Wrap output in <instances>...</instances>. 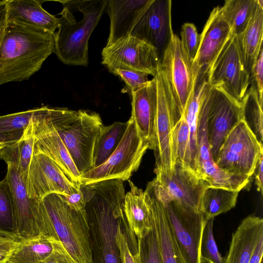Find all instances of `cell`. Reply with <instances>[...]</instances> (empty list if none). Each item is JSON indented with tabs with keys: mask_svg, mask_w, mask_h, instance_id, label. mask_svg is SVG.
Instances as JSON below:
<instances>
[{
	"mask_svg": "<svg viewBox=\"0 0 263 263\" xmlns=\"http://www.w3.org/2000/svg\"><path fill=\"white\" fill-rule=\"evenodd\" d=\"M263 255V236L258 240L249 263H262Z\"/></svg>",
	"mask_w": 263,
	"mask_h": 263,
	"instance_id": "48",
	"label": "cell"
},
{
	"mask_svg": "<svg viewBox=\"0 0 263 263\" xmlns=\"http://www.w3.org/2000/svg\"><path fill=\"white\" fill-rule=\"evenodd\" d=\"M214 220L211 218L206 220L203 230L200 246L201 263H225L214 237Z\"/></svg>",
	"mask_w": 263,
	"mask_h": 263,
	"instance_id": "38",
	"label": "cell"
},
{
	"mask_svg": "<svg viewBox=\"0 0 263 263\" xmlns=\"http://www.w3.org/2000/svg\"><path fill=\"white\" fill-rule=\"evenodd\" d=\"M4 1L8 23L22 25L52 34H54L59 27V18L46 11L40 1Z\"/></svg>",
	"mask_w": 263,
	"mask_h": 263,
	"instance_id": "22",
	"label": "cell"
},
{
	"mask_svg": "<svg viewBox=\"0 0 263 263\" xmlns=\"http://www.w3.org/2000/svg\"><path fill=\"white\" fill-rule=\"evenodd\" d=\"M209 89L210 86H207L204 90L198 116L197 147L198 163L202 178L209 186L240 192L248 185L251 178L222 171L216 165L212 156L206 131Z\"/></svg>",
	"mask_w": 263,
	"mask_h": 263,
	"instance_id": "15",
	"label": "cell"
},
{
	"mask_svg": "<svg viewBox=\"0 0 263 263\" xmlns=\"http://www.w3.org/2000/svg\"><path fill=\"white\" fill-rule=\"evenodd\" d=\"M243 120L256 136L259 142L263 145L262 104L256 90L250 86L243 100Z\"/></svg>",
	"mask_w": 263,
	"mask_h": 263,
	"instance_id": "35",
	"label": "cell"
},
{
	"mask_svg": "<svg viewBox=\"0 0 263 263\" xmlns=\"http://www.w3.org/2000/svg\"><path fill=\"white\" fill-rule=\"evenodd\" d=\"M154 77L157 91L156 137L153 149L156 160L154 171L171 173L176 161L173 149V130L182 115L176 104L161 63Z\"/></svg>",
	"mask_w": 263,
	"mask_h": 263,
	"instance_id": "7",
	"label": "cell"
},
{
	"mask_svg": "<svg viewBox=\"0 0 263 263\" xmlns=\"http://www.w3.org/2000/svg\"><path fill=\"white\" fill-rule=\"evenodd\" d=\"M171 11V0H151L130 34L153 46L160 61L174 34Z\"/></svg>",
	"mask_w": 263,
	"mask_h": 263,
	"instance_id": "18",
	"label": "cell"
},
{
	"mask_svg": "<svg viewBox=\"0 0 263 263\" xmlns=\"http://www.w3.org/2000/svg\"><path fill=\"white\" fill-rule=\"evenodd\" d=\"M102 59L101 63L106 67L120 65L153 77L160 64L153 46L131 35L106 45L102 51Z\"/></svg>",
	"mask_w": 263,
	"mask_h": 263,
	"instance_id": "17",
	"label": "cell"
},
{
	"mask_svg": "<svg viewBox=\"0 0 263 263\" xmlns=\"http://www.w3.org/2000/svg\"><path fill=\"white\" fill-rule=\"evenodd\" d=\"M127 125L128 121L126 122L117 121L103 127L95 143L93 167L102 164L112 154L121 140Z\"/></svg>",
	"mask_w": 263,
	"mask_h": 263,
	"instance_id": "32",
	"label": "cell"
},
{
	"mask_svg": "<svg viewBox=\"0 0 263 263\" xmlns=\"http://www.w3.org/2000/svg\"><path fill=\"white\" fill-rule=\"evenodd\" d=\"M144 192L145 199L151 209L162 263H186L174 239L162 204L148 186H146Z\"/></svg>",
	"mask_w": 263,
	"mask_h": 263,
	"instance_id": "26",
	"label": "cell"
},
{
	"mask_svg": "<svg viewBox=\"0 0 263 263\" xmlns=\"http://www.w3.org/2000/svg\"><path fill=\"white\" fill-rule=\"evenodd\" d=\"M117 239L122 263H142L138 239L128 222L119 228Z\"/></svg>",
	"mask_w": 263,
	"mask_h": 263,
	"instance_id": "37",
	"label": "cell"
},
{
	"mask_svg": "<svg viewBox=\"0 0 263 263\" xmlns=\"http://www.w3.org/2000/svg\"><path fill=\"white\" fill-rule=\"evenodd\" d=\"M124 181L110 179L80 184L85 200L92 263H122L117 235L127 221Z\"/></svg>",
	"mask_w": 263,
	"mask_h": 263,
	"instance_id": "1",
	"label": "cell"
},
{
	"mask_svg": "<svg viewBox=\"0 0 263 263\" xmlns=\"http://www.w3.org/2000/svg\"><path fill=\"white\" fill-rule=\"evenodd\" d=\"M128 182L130 190L125 195L124 210L130 229L139 239L152 230L153 215L144 192L132 181Z\"/></svg>",
	"mask_w": 263,
	"mask_h": 263,
	"instance_id": "27",
	"label": "cell"
},
{
	"mask_svg": "<svg viewBox=\"0 0 263 263\" xmlns=\"http://www.w3.org/2000/svg\"><path fill=\"white\" fill-rule=\"evenodd\" d=\"M176 104L183 116L199 70L182 47L180 38L173 34L160 61Z\"/></svg>",
	"mask_w": 263,
	"mask_h": 263,
	"instance_id": "12",
	"label": "cell"
},
{
	"mask_svg": "<svg viewBox=\"0 0 263 263\" xmlns=\"http://www.w3.org/2000/svg\"><path fill=\"white\" fill-rule=\"evenodd\" d=\"M47 111L80 175L93 168L95 143L104 126L99 114L49 107Z\"/></svg>",
	"mask_w": 263,
	"mask_h": 263,
	"instance_id": "5",
	"label": "cell"
},
{
	"mask_svg": "<svg viewBox=\"0 0 263 263\" xmlns=\"http://www.w3.org/2000/svg\"><path fill=\"white\" fill-rule=\"evenodd\" d=\"M5 177L11 192L18 235L23 240L40 235L35 210V199L27 194L24 177L13 165L7 164Z\"/></svg>",
	"mask_w": 263,
	"mask_h": 263,
	"instance_id": "19",
	"label": "cell"
},
{
	"mask_svg": "<svg viewBox=\"0 0 263 263\" xmlns=\"http://www.w3.org/2000/svg\"><path fill=\"white\" fill-rule=\"evenodd\" d=\"M35 209L40 235L50 241L68 263H92L85 209H71L63 195L57 193L35 199Z\"/></svg>",
	"mask_w": 263,
	"mask_h": 263,
	"instance_id": "2",
	"label": "cell"
},
{
	"mask_svg": "<svg viewBox=\"0 0 263 263\" xmlns=\"http://www.w3.org/2000/svg\"><path fill=\"white\" fill-rule=\"evenodd\" d=\"M180 35L182 47L190 59L194 62L200 42V34L196 26L191 23H184L181 26Z\"/></svg>",
	"mask_w": 263,
	"mask_h": 263,
	"instance_id": "42",
	"label": "cell"
},
{
	"mask_svg": "<svg viewBox=\"0 0 263 263\" xmlns=\"http://www.w3.org/2000/svg\"><path fill=\"white\" fill-rule=\"evenodd\" d=\"M4 146H5L4 145L0 144V151Z\"/></svg>",
	"mask_w": 263,
	"mask_h": 263,
	"instance_id": "50",
	"label": "cell"
},
{
	"mask_svg": "<svg viewBox=\"0 0 263 263\" xmlns=\"http://www.w3.org/2000/svg\"><path fill=\"white\" fill-rule=\"evenodd\" d=\"M262 155L263 145L242 120L226 137L215 163L226 172L251 178Z\"/></svg>",
	"mask_w": 263,
	"mask_h": 263,
	"instance_id": "9",
	"label": "cell"
},
{
	"mask_svg": "<svg viewBox=\"0 0 263 263\" xmlns=\"http://www.w3.org/2000/svg\"><path fill=\"white\" fill-rule=\"evenodd\" d=\"M138 250L142 263H162L158 235L154 221L152 230L138 239Z\"/></svg>",
	"mask_w": 263,
	"mask_h": 263,
	"instance_id": "39",
	"label": "cell"
},
{
	"mask_svg": "<svg viewBox=\"0 0 263 263\" xmlns=\"http://www.w3.org/2000/svg\"><path fill=\"white\" fill-rule=\"evenodd\" d=\"M257 0H227L220 7L222 16L229 25L232 34L238 35L244 31L254 15Z\"/></svg>",
	"mask_w": 263,
	"mask_h": 263,
	"instance_id": "31",
	"label": "cell"
},
{
	"mask_svg": "<svg viewBox=\"0 0 263 263\" xmlns=\"http://www.w3.org/2000/svg\"><path fill=\"white\" fill-rule=\"evenodd\" d=\"M23 241L17 235L0 231V263H6Z\"/></svg>",
	"mask_w": 263,
	"mask_h": 263,
	"instance_id": "43",
	"label": "cell"
},
{
	"mask_svg": "<svg viewBox=\"0 0 263 263\" xmlns=\"http://www.w3.org/2000/svg\"><path fill=\"white\" fill-rule=\"evenodd\" d=\"M0 231L18 235L11 192L5 178L0 181Z\"/></svg>",
	"mask_w": 263,
	"mask_h": 263,
	"instance_id": "36",
	"label": "cell"
},
{
	"mask_svg": "<svg viewBox=\"0 0 263 263\" xmlns=\"http://www.w3.org/2000/svg\"><path fill=\"white\" fill-rule=\"evenodd\" d=\"M7 24V11L4 1H0V48L5 34Z\"/></svg>",
	"mask_w": 263,
	"mask_h": 263,
	"instance_id": "46",
	"label": "cell"
},
{
	"mask_svg": "<svg viewBox=\"0 0 263 263\" xmlns=\"http://www.w3.org/2000/svg\"><path fill=\"white\" fill-rule=\"evenodd\" d=\"M205 72L210 86L220 88L242 102L250 83V75L242 62L236 35L231 34Z\"/></svg>",
	"mask_w": 263,
	"mask_h": 263,
	"instance_id": "10",
	"label": "cell"
},
{
	"mask_svg": "<svg viewBox=\"0 0 263 263\" xmlns=\"http://www.w3.org/2000/svg\"><path fill=\"white\" fill-rule=\"evenodd\" d=\"M54 48V34L8 23L0 48V85L28 80Z\"/></svg>",
	"mask_w": 263,
	"mask_h": 263,
	"instance_id": "3",
	"label": "cell"
},
{
	"mask_svg": "<svg viewBox=\"0 0 263 263\" xmlns=\"http://www.w3.org/2000/svg\"><path fill=\"white\" fill-rule=\"evenodd\" d=\"M47 107H38L32 119L34 139L33 154L46 155L60 167L71 181L80 185L81 175L48 117Z\"/></svg>",
	"mask_w": 263,
	"mask_h": 263,
	"instance_id": "16",
	"label": "cell"
},
{
	"mask_svg": "<svg viewBox=\"0 0 263 263\" xmlns=\"http://www.w3.org/2000/svg\"><path fill=\"white\" fill-rule=\"evenodd\" d=\"M236 37L242 62L250 75L254 65L263 49V7L258 3L248 26Z\"/></svg>",
	"mask_w": 263,
	"mask_h": 263,
	"instance_id": "28",
	"label": "cell"
},
{
	"mask_svg": "<svg viewBox=\"0 0 263 263\" xmlns=\"http://www.w3.org/2000/svg\"><path fill=\"white\" fill-rule=\"evenodd\" d=\"M230 27L221 12L220 7H214L200 34L198 52L193 63L198 70H205L229 37Z\"/></svg>",
	"mask_w": 263,
	"mask_h": 263,
	"instance_id": "20",
	"label": "cell"
},
{
	"mask_svg": "<svg viewBox=\"0 0 263 263\" xmlns=\"http://www.w3.org/2000/svg\"><path fill=\"white\" fill-rule=\"evenodd\" d=\"M59 18V27L54 33V53L64 64L87 66L88 41L107 8L108 0H76L82 14L77 21L64 1Z\"/></svg>",
	"mask_w": 263,
	"mask_h": 263,
	"instance_id": "4",
	"label": "cell"
},
{
	"mask_svg": "<svg viewBox=\"0 0 263 263\" xmlns=\"http://www.w3.org/2000/svg\"><path fill=\"white\" fill-rule=\"evenodd\" d=\"M132 115L142 136L148 142L149 149L155 144V123L157 112V91L154 77L144 87L131 93Z\"/></svg>",
	"mask_w": 263,
	"mask_h": 263,
	"instance_id": "21",
	"label": "cell"
},
{
	"mask_svg": "<svg viewBox=\"0 0 263 263\" xmlns=\"http://www.w3.org/2000/svg\"><path fill=\"white\" fill-rule=\"evenodd\" d=\"M107 68L124 82L130 93L144 87L149 81L147 73L124 66L117 65Z\"/></svg>",
	"mask_w": 263,
	"mask_h": 263,
	"instance_id": "40",
	"label": "cell"
},
{
	"mask_svg": "<svg viewBox=\"0 0 263 263\" xmlns=\"http://www.w3.org/2000/svg\"><path fill=\"white\" fill-rule=\"evenodd\" d=\"M25 180L28 197L36 200L52 193L67 196L80 191V185L71 181L52 160L41 153L33 155Z\"/></svg>",
	"mask_w": 263,
	"mask_h": 263,
	"instance_id": "14",
	"label": "cell"
},
{
	"mask_svg": "<svg viewBox=\"0 0 263 263\" xmlns=\"http://www.w3.org/2000/svg\"><path fill=\"white\" fill-rule=\"evenodd\" d=\"M148 149V142L130 118L126 131L116 149L102 164L82 174L81 183L116 179L128 180L138 169Z\"/></svg>",
	"mask_w": 263,
	"mask_h": 263,
	"instance_id": "6",
	"label": "cell"
},
{
	"mask_svg": "<svg viewBox=\"0 0 263 263\" xmlns=\"http://www.w3.org/2000/svg\"><path fill=\"white\" fill-rule=\"evenodd\" d=\"M151 190L163 205L174 239L186 263H201L200 246L206 221L203 214L175 200L158 196Z\"/></svg>",
	"mask_w": 263,
	"mask_h": 263,
	"instance_id": "8",
	"label": "cell"
},
{
	"mask_svg": "<svg viewBox=\"0 0 263 263\" xmlns=\"http://www.w3.org/2000/svg\"><path fill=\"white\" fill-rule=\"evenodd\" d=\"M151 0H108L109 34L106 46L130 35Z\"/></svg>",
	"mask_w": 263,
	"mask_h": 263,
	"instance_id": "23",
	"label": "cell"
},
{
	"mask_svg": "<svg viewBox=\"0 0 263 263\" xmlns=\"http://www.w3.org/2000/svg\"><path fill=\"white\" fill-rule=\"evenodd\" d=\"M154 172L156 176L151 182L159 194L200 211L202 194L209 186L204 180L198 177L178 159L172 172Z\"/></svg>",
	"mask_w": 263,
	"mask_h": 263,
	"instance_id": "13",
	"label": "cell"
},
{
	"mask_svg": "<svg viewBox=\"0 0 263 263\" xmlns=\"http://www.w3.org/2000/svg\"><path fill=\"white\" fill-rule=\"evenodd\" d=\"M251 86L257 91L259 100L262 104L263 91V49L256 61L250 74Z\"/></svg>",
	"mask_w": 263,
	"mask_h": 263,
	"instance_id": "44",
	"label": "cell"
},
{
	"mask_svg": "<svg viewBox=\"0 0 263 263\" xmlns=\"http://www.w3.org/2000/svg\"><path fill=\"white\" fill-rule=\"evenodd\" d=\"M34 142L31 119L22 138L13 144L4 146L0 151V158L6 164L15 166L25 179L33 155Z\"/></svg>",
	"mask_w": 263,
	"mask_h": 263,
	"instance_id": "29",
	"label": "cell"
},
{
	"mask_svg": "<svg viewBox=\"0 0 263 263\" xmlns=\"http://www.w3.org/2000/svg\"><path fill=\"white\" fill-rule=\"evenodd\" d=\"M207 85L205 72L199 70L183 114L189 131V146L184 165L201 178L198 163L197 128L201 99Z\"/></svg>",
	"mask_w": 263,
	"mask_h": 263,
	"instance_id": "24",
	"label": "cell"
},
{
	"mask_svg": "<svg viewBox=\"0 0 263 263\" xmlns=\"http://www.w3.org/2000/svg\"><path fill=\"white\" fill-rule=\"evenodd\" d=\"M63 197L65 202L71 209L76 211L84 209L85 200L81 190L69 195H63Z\"/></svg>",
	"mask_w": 263,
	"mask_h": 263,
	"instance_id": "45",
	"label": "cell"
},
{
	"mask_svg": "<svg viewBox=\"0 0 263 263\" xmlns=\"http://www.w3.org/2000/svg\"><path fill=\"white\" fill-rule=\"evenodd\" d=\"M189 141V128L186 120L182 116L174 127L172 144L176 159H178L183 165L187 151Z\"/></svg>",
	"mask_w": 263,
	"mask_h": 263,
	"instance_id": "41",
	"label": "cell"
},
{
	"mask_svg": "<svg viewBox=\"0 0 263 263\" xmlns=\"http://www.w3.org/2000/svg\"><path fill=\"white\" fill-rule=\"evenodd\" d=\"M239 191L209 186L202 194L200 211L206 220L226 213L236 205Z\"/></svg>",
	"mask_w": 263,
	"mask_h": 263,
	"instance_id": "30",
	"label": "cell"
},
{
	"mask_svg": "<svg viewBox=\"0 0 263 263\" xmlns=\"http://www.w3.org/2000/svg\"><path fill=\"white\" fill-rule=\"evenodd\" d=\"M263 155H262L257 163L254 171L255 183L257 191L262 194V180H263Z\"/></svg>",
	"mask_w": 263,
	"mask_h": 263,
	"instance_id": "47",
	"label": "cell"
},
{
	"mask_svg": "<svg viewBox=\"0 0 263 263\" xmlns=\"http://www.w3.org/2000/svg\"><path fill=\"white\" fill-rule=\"evenodd\" d=\"M52 253L39 263H68L64 256L54 247Z\"/></svg>",
	"mask_w": 263,
	"mask_h": 263,
	"instance_id": "49",
	"label": "cell"
},
{
	"mask_svg": "<svg viewBox=\"0 0 263 263\" xmlns=\"http://www.w3.org/2000/svg\"><path fill=\"white\" fill-rule=\"evenodd\" d=\"M243 120V105L221 88L210 86L206 131L213 159L216 161L226 137Z\"/></svg>",
	"mask_w": 263,
	"mask_h": 263,
	"instance_id": "11",
	"label": "cell"
},
{
	"mask_svg": "<svg viewBox=\"0 0 263 263\" xmlns=\"http://www.w3.org/2000/svg\"><path fill=\"white\" fill-rule=\"evenodd\" d=\"M37 108L0 116V144H13L23 136Z\"/></svg>",
	"mask_w": 263,
	"mask_h": 263,
	"instance_id": "34",
	"label": "cell"
},
{
	"mask_svg": "<svg viewBox=\"0 0 263 263\" xmlns=\"http://www.w3.org/2000/svg\"><path fill=\"white\" fill-rule=\"evenodd\" d=\"M263 236V220L249 215L233 234L225 263H249L259 239Z\"/></svg>",
	"mask_w": 263,
	"mask_h": 263,
	"instance_id": "25",
	"label": "cell"
},
{
	"mask_svg": "<svg viewBox=\"0 0 263 263\" xmlns=\"http://www.w3.org/2000/svg\"><path fill=\"white\" fill-rule=\"evenodd\" d=\"M50 241L42 235L23 240L6 263H39L52 252Z\"/></svg>",
	"mask_w": 263,
	"mask_h": 263,
	"instance_id": "33",
	"label": "cell"
}]
</instances>
